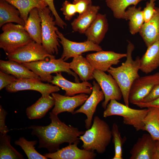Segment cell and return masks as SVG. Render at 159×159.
<instances>
[{"mask_svg": "<svg viewBox=\"0 0 159 159\" xmlns=\"http://www.w3.org/2000/svg\"><path fill=\"white\" fill-rule=\"evenodd\" d=\"M50 123L46 126L32 125L26 128L32 129L31 135L38 138V148H45L49 153H54L59 149L60 145L64 143L71 144L79 141L80 136L84 131L76 127L67 125L61 121L58 115L50 112Z\"/></svg>", "mask_w": 159, "mask_h": 159, "instance_id": "obj_1", "label": "cell"}, {"mask_svg": "<svg viewBox=\"0 0 159 159\" xmlns=\"http://www.w3.org/2000/svg\"><path fill=\"white\" fill-rule=\"evenodd\" d=\"M127 48L126 59L120 66L110 67L107 71L115 79L122 92L125 104L129 106V95L131 87L134 81L140 76V59L137 56L133 60L132 52L134 49V45L128 41Z\"/></svg>", "mask_w": 159, "mask_h": 159, "instance_id": "obj_2", "label": "cell"}, {"mask_svg": "<svg viewBox=\"0 0 159 159\" xmlns=\"http://www.w3.org/2000/svg\"><path fill=\"white\" fill-rule=\"evenodd\" d=\"M111 130L108 125L98 116L95 117L92 125L79 139L83 142L82 148L86 150L102 154L106 151L112 138Z\"/></svg>", "mask_w": 159, "mask_h": 159, "instance_id": "obj_3", "label": "cell"}, {"mask_svg": "<svg viewBox=\"0 0 159 159\" xmlns=\"http://www.w3.org/2000/svg\"><path fill=\"white\" fill-rule=\"evenodd\" d=\"M22 64L39 76L41 80L43 81L51 82L53 78L51 74L61 72H66L73 76L76 82L80 81L78 75L70 69L69 63L66 62L61 58L57 59L47 58L44 60Z\"/></svg>", "mask_w": 159, "mask_h": 159, "instance_id": "obj_4", "label": "cell"}, {"mask_svg": "<svg viewBox=\"0 0 159 159\" xmlns=\"http://www.w3.org/2000/svg\"><path fill=\"white\" fill-rule=\"evenodd\" d=\"M148 111V109L138 110L130 108L113 99L110 100L103 113L105 117L112 115L123 117L124 124L133 126L137 131H144V119Z\"/></svg>", "mask_w": 159, "mask_h": 159, "instance_id": "obj_5", "label": "cell"}, {"mask_svg": "<svg viewBox=\"0 0 159 159\" xmlns=\"http://www.w3.org/2000/svg\"><path fill=\"white\" fill-rule=\"evenodd\" d=\"M0 47L6 54L12 53L33 41L24 26L12 23L6 24L1 27Z\"/></svg>", "mask_w": 159, "mask_h": 159, "instance_id": "obj_6", "label": "cell"}, {"mask_svg": "<svg viewBox=\"0 0 159 159\" xmlns=\"http://www.w3.org/2000/svg\"><path fill=\"white\" fill-rule=\"evenodd\" d=\"M38 9L42 20V44L49 54H57L60 46L53 15L48 6Z\"/></svg>", "mask_w": 159, "mask_h": 159, "instance_id": "obj_7", "label": "cell"}, {"mask_svg": "<svg viewBox=\"0 0 159 159\" xmlns=\"http://www.w3.org/2000/svg\"><path fill=\"white\" fill-rule=\"evenodd\" d=\"M6 55L9 60L20 63L44 60L47 58H55L54 55L47 52L42 44L34 41Z\"/></svg>", "mask_w": 159, "mask_h": 159, "instance_id": "obj_8", "label": "cell"}, {"mask_svg": "<svg viewBox=\"0 0 159 159\" xmlns=\"http://www.w3.org/2000/svg\"><path fill=\"white\" fill-rule=\"evenodd\" d=\"M59 43L63 49L61 57L65 61L69 58L81 55L85 52L90 51L98 52L102 50L99 44L86 40L83 42H76L69 40L65 38L58 30L57 31Z\"/></svg>", "mask_w": 159, "mask_h": 159, "instance_id": "obj_9", "label": "cell"}, {"mask_svg": "<svg viewBox=\"0 0 159 159\" xmlns=\"http://www.w3.org/2000/svg\"><path fill=\"white\" fill-rule=\"evenodd\" d=\"M93 77L100 86L105 96V100L102 106L105 109L109 102L111 100H120L122 94L121 90L116 80L110 74L95 69Z\"/></svg>", "mask_w": 159, "mask_h": 159, "instance_id": "obj_10", "label": "cell"}, {"mask_svg": "<svg viewBox=\"0 0 159 159\" xmlns=\"http://www.w3.org/2000/svg\"><path fill=\"white\" fill-rule=\"evenodd\" d=\"M159 82V72L140 77L133 82L129 95V103L136 105L142 102L154 86Z\"/></svg>", "mask_w": 159, "mask_h": 159, "instance_id": "obj_11", "label": "cell"}, {"mask_svg": "<svg viewBox=\"0 0 159 159\" xmlns=\"http://www.w3.org/2000/svg\"><path fill=\"white\" fill-rule=\"evenodd\" d=\"M5 89L9 92L24 90H33L39 92L43 96L58 92L60 90L59 87L57 85L44 83L41 82V80L31 78L17 79L15 82L6 87Z\"/></svg>", "mask_w": 159, "mask_h": 159, "instance_id": "obj_12", "label": "cell"}, {"mask_svg": "<svg viewBox=\"0 0 159 159\" xmlns=\"http://www.w3.org/2000/svg\"><path fill=\"white\" fill-rule=\"evenodd\" d=\"M55 102L52 112L57 115L64 112L74 114V110L82 105L89 97L88 95L82 93L72 96L63 95L55 92L51 94Z\"/></svg>", "mask_w": 159, "mask_h": 159, "instance_id": "obj_13", "label": "cell"}, {"mask_svg": "<svg viewBox=\"0 0 159 159\" xmlns=\"http://www.w3.org/2000/svg\"><path fill=\"white\" fill-rule=\"evenodd\" d=\"M126 56V53L102 50L88 54L86 58L95 69L105 72L107 71L112 65L118 64L120 59Z\"/></svg>", "mask_w": 159, "mask_h": 159, "instance_id": "obj_14", "label": "cell"}, {"mask_svg": "<svg viewBox=\"0 0 159 159\" xmlns=\"http://www.w3.org/2000/svg\"><path fill=\"white\" fill-rule=\"evenodd\" d=\"M92 91L90 95L81 107L74 112V114L83 113L87 116L85 120V127L87 129L92 125L93 116L98 104L105 99L104 93L98 83L94 80L92 82Z\"/></svg>", "mask_w": 159, "mask_h": 159, "instance_id": "obj_15", "label": "cell"}, {"mask_svg": "<svg viewBox=\"0 0 159 159\" xmlns=\"http://www.w3.org/2000/svg\"><path fill=\"white\" fill-rule=\"evenodd\" d=\"M80 140L69 144V145L56 151L45 153L43 155L48 158L52 159H93L97 154L94 151L84 149H80L78 147Z\"/></svg>", "mask_w": 159, "mask_h": 159, "instance_id": "obj_16", "label": "cell"}, {"mask_svg": "<svg viewBox=\"0 0 159 159\" xmlns=\"http://www.w3.org/2000/svg\"><path fill=\"white\" fill-rule=\"evenodd\" d=\"M53 76L51 83L65 90V95L72 96L82 93L90 95L92 91V85L86 81L82 82H73L65 78L61 72L57 73Z\"/></svg>", "mask_w": 159, "mask_h": 159, "instance_id": "obj_17", "label": "cell"}, {"mask_svg": "<svg viewBox=\"0 0 159 159\" xmlns=\"http://www.w3.org/2000/svg\"><path fill=\"white\" fill-rule=\"evenodd\" d=\"M156 140L149 134H143L139 138L130 153V159H153Z\"/></svg>", "mask_w": 159, "mask_h": 159, "instance_id": "obj_18", "label": "cell"}, {"mask_svg": "<svg viewBox=\"0 0 159 159\" xmlns=\"http://www.w3.org/2000/svg\"><path fill=\"white\" fill-rule=\"evenodd\" d=\"M108 26L106 14L98 13L95 20L84 33L87 40L99 44L105 37Z\"/></svg>", "mask_w": 159, "mask_h": 159, "instance_id": "obj_19", "label": "cell"}, {"mask_svg": "<svg viewBox=\"0 0 159 159\" xmlns=\"http://www.w3.org/2000/svg\"><path fill=\"white\" fill-rule=\"evenodd\" d=\"M139 33L147 47L159 41V7H155L153 16L148 22L144 23Z\"/></svg>", "mask_w": 159, "mask_h": 159, "instance_id": "obj_20", "label": "cell"}, {"mask_svg": "<svg viewBox=\"0 0 159 159\" xmlns=\"http://www.w3.org/2000/svg\"><path fill=\"white\" fill-rule=\"evenodd\" d=\"M1 70L15 77L17 79L31 78L41 80L40 78L27 67L16 62L0 60Z\"/></svg>", "mask_w": 159, "mask_h": 159, "instance_id": "obj_21", "label": "cell"}, {"mask_svg": "<svg viewBox=\"0 0 159 159\" xmlns=\"http://www.w3.org/2000/svg\"><path fill=\"white\" fill-rule=\"evenodd\" d=\"M159 67V41L148 47L147 49L140 59V70L148 74Z\"/></svg>", "mask_w": 159, "mask_h": 159, "instance_id": "obj_22", "label": "cell"}, {"mask_svg": "<svg viewBox=\"0 0 159 159\" xmlns=\"http://www.w3.org/2000/svg\"><path fill=\"white\" fill-rule=\"evenodd\" d=\"M54 103L53 98L50 95L42 96L36 102L26 108L27 116L30 120L41 119L54 105Z\"/></svg>", "mask_w": 159, "mask_h": 159, "instance_id": "obj_23", "label": "cell"}, {"mask_svg": "<svg viewBox=\"0 0 159 159\" xmlns=\"http://www.w3.org/2000/svg\"><path fill=\"white\" fill-rule=\"evenodd\" d=\"M69 67L82 82L94 78L93 72L95 69L87 58L82 55L73 57L69 63Z\"/></svg>", "mask_w": 159, "mask_h": 159, "instance_id": "obj_24", "label": "cell"}, {"mask_svg": "<svg viewBox=\"0 0 159 159\" xmlns=\"http://www.w3.org/2000/svg\"><path fill=\"white\" fill-rule=\"evenodd\" d=\"M15 23L24 26L19 10L5 0H0V27L7 23Z\"/></svg>", "mask_w": 159, "mask_h": 159, "instance_id": "obj_25", "label": "cell"}, {"mask_svg": "<svg viewBox=\"0 0 159 159\" xmlns=\"http://www.w3.org/2000/svg\"><path fill=\"white\" fill-rule=\"evenodd\" d=\"M42 20L38 9L35 8L29 12L24 27L32 40L42 44Z\"/></svg>", "mask_w": 159, "mask_h": 159, "instance_id": "obj_26", "label": "cell"}, {"mask_svg": "<svg viewBox=\"0 0 159 159\" xmlns=\"http://www.w3.org/2000/svg\"><path fill=\"white\" fill-rule=\"evenodd\" d=\"M100 9L99 6L92 5L87 11L79 15L71 24L73 31L84 34L95 19Z\"/></svg>", "mask_w": 159, "mask_h": 159, "instance_id": "obj_27", "label": "cell"}, {"mask_svg": "<svg viewBox=\"0 0 159 159\" xmlns=\"http://www.w3.org/2000/svg\"><path fill=\"white\" fill-rule=\"evenodd\" d=\"M19 11L21 18L25 22L31 11L35 8L41 9L48 6L44 0H5Z\"/></svg>", "mask_w": 159, "mask_h": 159, "instance_id": "obj_28", "label": "cell"}, {"mask_svg": "<svg viewBox=\"0 0 159 159\" xmlns=\"http://www.w3.org/2000/svg\"><path fill=\"white\" fill-rule=\"evenodd\" d=\"M143 122L144 130L147 131L154 140L159 141V108L150 107Z\"/></svg>", "mask_w": 159, "mask_h": 159, "instance_id": "obj_29", "label": "cell"}, {"mask_svg": "<svg viewBox=\"0 0 159 159\" xmlns=\"http://www.w3.org/2000/svg\"><path fill=\"white\" fill-rule=\"evenodd\" d=\"M125 20H129L130 32L132 34L139 32L144 23L142 8L133 6L128 7L125 11Z\"/></svg>", "mask_w": 159, "mask_h": 159, "instance_id": "obj_30", "label": "cell"}, {"mask_svg": "<svg viewBox=\"0 0 159 159\" xmlns=\"http://www.w3.org/2000/svg\"><path fill=\"white\" fill-rule=\"evenodd\" d=\"M145 0H106L107 6L112 11L114 17L117 19H126V9L131 5L135 6Z\"/></svg>", "mask_w": 159, "mask_h": 159, "instance_id": "obj_31", "label": "cell"}, {"mask_svg": "<svg viewBox=\"0 0 159 159\" xmlns=\"http://www.w3.org/2000/svg\"><path fill=\"white\" fill-rule=\"evenodd\" d=\"M11 137L0 133V159H23L24 157L11 145Z\"/></svg>", "mask_w": 159, "mask_h": 159, "instance_id": "obj_32", "label": "cell"}, {"mask_svg": "<svg viewBox=\"0 0 159 159\" xmlns=\"http://www.w3.org/2000/svg\"><path fill=\"white\" fill-rule=\"evenodd\" d=\"M37 142V140L29 141L24 137H21L16 140L14 144L21 147L29 159H47L45 156L40 154L35 150L34 146Z\"/></svg>", "mask_w": 159, "mask_h": 159, "instance_id": "obj_33", "label": "cell"}, {"mask_svg": "<svg viewBox=\"0 0 159 159\" xmlns=\"http://www.w3.org/2000/svg\"><path fill=\"white\" fill-rule=\"evenodd\" d=\"M113 142L114 145L115 155L112 159H122V147L126 138H122L119 130V126L116 123H113L111 130Z\"/></svg>", "mask_w": 159, "mask_h": 159, "instance_id": "obj_34", "label": "cell"}, {"mask_svg": "<svg viewBox=\"0 0 159 159\" xmlns=\"http://www.w3.org/2000/svg\"><path fill=\"white\" fill-rule=\"evenodd\" d=\"M61 11L66 20L70 21L77 13L74 4L68 0H65L62 4Z\"/></svg>", "mask_w": 159, "mask_h": 159, "instance_id": "obj_35", "label": "cell"}, {"mask_svg": "<svg viewBox=\"0 0 159 159\" xmlns=\"http://www.w3.org/2000/svg\"><path fill=\"white\" fill-rule=\"evenodd\" d=\"M51 10L52 14L55 18V21L57 25L64 29L67 24L59 16L54 6V0H44Z\"/></svg>", "mask_w": 159, "mask_h": 159, "instance_id": "obj_36", "label": "cell"}, {"mask_svg": "<svg viewBox=\"0 0 159 159\" xmlns=\"http://www.w3.org/2000/svg\"><path fill=\"white\" fill-rule=\"evenodd\" d=\"M77 13L81 14L88 10L92 6V0H73Z\"/></svg>", "mask_w": 159, "mask_h": 159, "instance_id": "obj_37", "label": "cell"}, {"mask_svg": "<svg viewBox=\"0 0 159 159\" xmlns=\"http://www.w3.org/2000/svg\"><path fill=\"white\" fill-rule=\"evenodd\" d=\"M156 0H150L146 4L143 10L144 23L148 22L153 16L155 11V1Z\"/></svg>", "mask_w": 159, "mask_h": 159, "instance_id": "obj_38", "label": "cell"}, {"mask_svg": "<svg viewBox=\"0 0 159 159\" xmlns=\"http://www.w3.org/2000/svg\"><path fill=\"white\" fill-rule=\"evenodd\" d=\"M17 79L12 75L6 74L0 71V90L15 82Z\"/></svg>", "mask_w": 159, "mask_h": 159, "instance_id": "obj_39", "label": "cell"}, {"mask_svg": "<svg viewBox=\"0 0 159 159\" xmlns=\"http://www.w3.org/2000/svg\"><path fill=\"white\" fill-rule=\"evenodd\" d=\"M7 114V112L3 108L1 105L0 106V132L5 134L7 133L9 129L5 125V120Z\"/></svg>", "mask_w": 159, "mask_h": 159, "instance_id": "obj_40", "label": "cell"}, {"mask_svg": "<svg viewBox=\"0 0 159 159\" xmlns=\"http://www.w3.org/2000/svg\"><path fill=\"white\" fill-rule=\"evenodd\" d=\"M158 97H159V82L154 86L149 94L143 99L142 102H148Z\"/></svg>", "mask_w": 159, "mask_h": 159, "instance_id": "obj_41", "label": "cell"}, {"mask_svg": "<svg viewBox=\"0 0 159 159\" xmlns=\"http://www.w3.org/2000/svg\"><path fill=\"white\" fill-rule=\"evenodd\" d=\"M135 105L141 108H148L150 107L159 108V97L150 102H141L137 103Z\"/></svg>", "mask_w": 159, "mask_h": 159, "instance_id": "obj_42", "label": "cell"}, {"mask_svg": "<svg viewBox=\"0 0 159 159\" xmlns=\"http://www.w3.org/2000/svg\"><path fill=\"white\" fill-rule=\"evenodd\" d=\"M153 159H159V141H157L155 151Z\"/></svg>", "mask_w": 159, "mask_h": 159, "instance_id": "obj_43", "label": "cell"}, {"mask_svg": "<svg viewBox=\"0 0 159 159\" xmlns=\"http://www.w3.org/2000/svg\"></svg>", "mask_w": 159, "mask_h": 159, "instance_id": "obj_44", "label": "cell"}, {"mask_svg": "<svg viewBox=\"0 0 159 159\" xmlns=\"http://www.w3.org/2000/svg\"><path fill=\"white\" fill-rule=\"evenodd\" d=\"M101 0V1H102V0H105V1L106 0Z\"/></svg>", "mask_w": 159, "mask_h": 159, "instance_id": "obj_45", "label": "cell"}]
</instances>
